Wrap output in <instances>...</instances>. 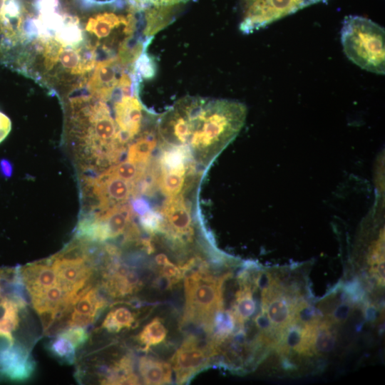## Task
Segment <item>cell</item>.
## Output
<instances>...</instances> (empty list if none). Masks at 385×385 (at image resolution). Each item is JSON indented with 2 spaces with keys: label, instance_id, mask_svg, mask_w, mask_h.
<instances>
[{
  "label": "cell",
  "instance_id": "7402d4cb",
  "mask_svg": "<svg viewBox=\"0 0 385 385\" xmlns=\"http://www.w3.org/2000/svg\"><path fill=\"white\" fill-rule=\"evenodd\" d=\"M48 349L55 356L68 364H73L76 359L75 346L70 341L59 335L51 342Z\"/></svg>",
  "mask_w": 385,
  "mask_h": 385
},
{
  "label": "cell",
  "instance_id": "f546056e",
  "mask_svg": "<svg viewBox=\"0 0 385 385\" xmlns=\"http://www.w3.org/2000/svg\"><path fill=\"white\" fill-rule=\"evenodd\" d=\"M14 345V339L11 332L0 331V353L5 351Z\"/></svg>",
  "mask_w": 385,
  "mask_h": 385
},
{
  "label": "cell",
  "instance_id": "6da1fadb",
  "mask_svg": "<svg viewBox=\"0 0 385 385\" xmlns=\"http://www.w3.org/2000/svg\"><path fill=\"white\" fill-rule=\"evenodd\" d=\"M246 115L245 105L237 101L186 96L160 117L157 130L165 145L185 147L207 163L235 138Z\"/></svg>",
  "mask_w": 385,
  "mask_h": 385
},
{
  "label": "cell",
  "instance_id": "7a4b0ae2",
  "mask_svg": "<svg viewBox=\"0 0 385 385\" xmlns=\"http://www.w3.org/2000/svg\"><path fill=\"white\" fill-rule=\"evenodd\" d=\"M180 269L186 298L183 321L201 323L210 332L215 314L222 309V287L228 275L215 277L197 257L189 260Z\"/></svg>",
  "mask_w": 385,
  "mask_h": 385
},
{
  "label": "cell",
  "instance_id": "52a82bcc",
  "mask_svg": "<svg viewBox=\"0 0 385 385\" xmlns=\"http://www.w3.org/2000/svg\"><path fill=\"white\" fill-rule=\"evenodd\" d=\"M163 232L179 243L190 241L193 235L190 210L182 195L169 197L160 210Z\"/></svg>",
  "mask_w": 385,
  "mask_h": 385
},
{
  "label": "cell",
  "instance_id": "5b68a950",
  "mask_svg": "<svg viewBox=\"0 0 385 385\" xmlns=\"http://www.w3.org/2000/svg\"><path fill=\"white\" fill-rule=\"evenodd\" d=\"M90 257H66L55 255L50 262L56 272L58 284L67 294L71 304L79 293L88 286L93 274Z\"/></svg>",
  "mask_w": 385,
  "mask_h": 385
},
{
  "label": "cell",
  "instance_id": "d4e9b609",
  "mask_svg": "<svg viewBox=\"0 0 385 385\" xmlns=\"http://www.w3.org/2000/svg\"><path fill=\"white\" fill-rule=\"evenodd\" d=\"M58 335L70 341L76 349L83 345L88 339V333L85 327H68L58 333Z\"/></svg>",
  "mask_w": 385,
  "mask_h": 385
},
{
  "label": "cell",
  "instance_id": "2e32d148",
  "mask_svg": "<svg viewBox=\"0 0 385 385\" xmlns=\"http://www.w3.org/2000/svg\"><path fill=\"white\" fill-rule=\"evenodd\" d=\"M278 295L279 292L265 304V309L272 324L282 330L291 324L297 305L291 304L285 297Z\"/></svg>",
  "mask_w": 385,
  "mask_h": 385
},
{
  "label": "cell",
  "instance_id": "4dcf8cb0",
  "mask_svg": "<svg viewBox=\"0 0 385 385\" xmlns=\"http://www.w3.org/2000/svg\"><path fill=\"white\" fill-rule=\"evenodd\" d=\"M13 173V166L9 160L6 159L0 160V173L6 178L11 176Z\"/></svg>",
  "mask_w": 385,
  "mask_h": 385
},
{
  "label": "cell",
  "instance_id": "277c9868",
  "mask_svg": "<svg viewBox=\"0 0 385 385\" xmlns=\"http://www.w3.org/2000/svg\"><path fill=\"white\" fill-rule=\"evenodd\" d=\"M322 0H240V30L245 34Z\"/></svg>",
  "mask_w": 385,
  "mask_h": 385
},
{
  "label": "cell",
  "instance_id": "ac0fdd59",
  "mask_svg": "<svg viewBox=\"0 0 385 385\" xmlns=\"http://www.w3.org/2000/svg\"><path fill=\"white\" fill-rule=\"evenodd\" d=\"M156 142L153 133L145 132L129 146L127 160L145 167L155 148Z\"/></svg>",
  "mask_w": 385,
  "mask_h": 385
},
{
  "label": "cell",
  "instance_id": "9a60e30c",
  "mask_svg": "<svg viewBox=\"0 0 385 385\" xmlns=\"http://www.w3.org/2000/svg\"><path fill=\"white\" fill-rule=\"evenodd\" d=\"M138 368L145 384L160 385L171 382L170 365L162 360L143 356L139 359Z\"/></svg>",
  "mask_w": 385,
  "mask_h": 385
},
{
  "label": "cell",
  "instance_id": "83f0119b",
  "mask_svg": "<svg viewBox=\"0 0 385 385\" xmlns=\"http://www.w3.org/2000/svg\"><path fill=\"white\" fill-rule=\"evenodd\" d=\"M351 312V306L348 303L339 304L332 313V319L334 322H342L347 319Z\"/></svg>",
  "mask_w": 385,
  "mask_h": 385
},
{
  "label": "cell",
  "instance_id": "f1b7e54d",
  "mask_svg": "<svg viewBox=\"0 0 385 385\" xmlns=\"http://www.w3.org/2000/svg\"><path fill=\"white\" fill-rule=\"evenodd\" d=\"M11 128V122L9 117L0 111V143L9 135Z\"/></svg>",
  "mask_w": 385,
  "mask_h": 385
},
{
  "label": "cell",
  "instance_id": "4316f807",
  "mask_svg": "<svg viewBox=\"0 0 385 385\" xmlns=\"http://www.w3.org/2000/svg\"><path fill=\"white\" fill-rule=\"evenodd\" d=\"M130 4L138 8L176 6L181 4L197 0H125Z\"/></svg>",
  "mask_w": 385,
  "mask_h": 385
},
{
  "label": "cell",
  "instance_id": "ba28073f",
  "mask_svg": "<svg viewBox=\"0 0 385 385\" xmlns=\"http://www.w3.org/2000/svg\"><path fill=\"white\" fill-rule=\"evenodd\" d=\"M188 158L180 150H163L159 160L160 173L158 185L163 192L168 196L180 193L187 175Z\"/></svg>",
  "mask_w": 385,
  "mask_h": 385
},
{
  "label": "cell",
  "instance_id": "8fae6325",
  "mask_svg": "<svg viewBox=\"0 0 385 385\" xmlns=\"http://www.w3.org/2000/svg\"><path fill=\"white\" fill-rule=\"evenodd\" d=\"M19 276L31 297L41 294L58 283L50 260L30 263L21 267Z\"/></svg>",
  "mask_w": 385,
  "mask_h": 385
},
{
  "label": "cell",
  "instance_id": "9c48e42d",
  "mask_svg": "<svg viewBox=\"0 0 385 385\" xmlns=\"http://www.w3.org/2000/svg\"><path fill=\"white\" fill-rule=\"evenodd\" d=\"M138 94L120 93L113 99L115 121L128 142L139 134L145 113Z\"/></svg>",
  "mask_w": 385,
  "mask_h": 385
},
{
  "label": "cell",
  "instance_id": "484cf974",
  "mask_svg": "<svg viewBox=\"0 0 385 385\" xmlns=\"http://www.w3.org/2000/svg\"><path fill=\"white\" fill-rule=\"evenodd\" d=\"M160 274L166 281L167 287L175 285L183 278L182 271L180 267H178L170 260L160 266Z\"/></svg>",
  "mask_w": 385,
  "mask_h": 385
},
{
  "label": "cell",
  "instance_id": "d6986e66",
  "mask_svg": "<svg viewBox=\"0 0 385 385\" xmlns=\"http://www.w3.org/2000/svg\"><path fill=\"white\" fill-rule=\"evenodd\" d=\"M135 322V314L125 307L112 309L106 316L102 328L109 332H119L130 329Z\"/></svg>",
  "mask_w": 385,
  "mask_h": 385
},
{
  "label": "cell",
  "instance_id": "7c38bea8",
  "mask_svg": "<svg viewBox=\"0 0 385 385\" xmlns=\"http://www.w3.org/2000/svg\"><path fill=\"white\" fill-rule=\"evenodd\" d=\"M141 284L135 272L117 265L108 268L103 275L104 288L113 298L132 295L140 289Z\"/></svg>",
  "mask_w": 385,
  "mask_h": 385
},
{
  "label": "cell",
  "instance_id": "44dd1931",
  "mask_svg": "<svg viewBox=\"0 0 385 385\" xmlns=\"http://www.w3.org/2000/svg\"><path fill=\"white\" fill-rule=\"evenodd\" d=\"M106 171L134 185L139 182L145 173V167L128 160L111 166Z\"/></svg>",
  "mask_w": 385,
  "mask_h": 385
},
{
  "label": "cell",
  "instance_id": "1f68e13d",
  "mask_svg": "<svg viewBox=\"0 0 385 385\" xmlns=\"http://www.w3.org/2000/svg\"><path fill=\"white\" fill-rule=\"evenodd\" d=\"M169 261L168 257L164 254H159L155 257V262L159 266H163Z\"/></svg>",
  "mask_w": 385,
  "mask_h": 385
},
{
  "label": "cell",
  "instance_id": "30bf717a",
  "mask_svg": "<svg viewBox=\"0 0 385 385\" xmlns=\"http://www.w3.org/2000/svg\"><path fill=\"white\" fill-rule=\"evenodd\" d=\"M106 304L98 288L88 285L79 293L72 304L66 326L86 327L93 324Z\"/></svg>",
  "mask_w": 385,
  "mask_h": 385
},
{
  "label": "cell",
  "instance_id": "3957f363",
  "mask_svg": "<svg viewBox=\"0 0 385 385\" xmlns=\"http://www.w3.org/2000/svg\"><path fill=\"white\" fill-rule=\"evenodd\" d=\"M341 40L344 52L350 61L367 71L384 74L383 27L366 18L349 16L344 21Z\"/></svg>",
  "mask_w": 385,
  "mask_h": 385
},
{
  "label": "cell",
  "instance_id": "cb8c5ba5",
  "mask_svg": "<svg viewBox=\"0 0 385 385\" xmlns=\"http://www.w3.org/2000/svg\"><path fill=\"white\" fill-rule=\"evenodd\" d=\"M143 228L150 234L163 232V220L161 215L153 211L146 210L140 218Z\"/></svg>",
  "mask_w": 385,
  "mask_h": 385
},
{
  "label": "cell",
  "instance_id": "e0dca14e",
  "mask_svg": "<svg viewBox=\"0 0 385 385\" xmlns=\"http://www.w3.org/2000/svg\"><path fill=\"white\" fill-rule=\"evenodd\" d=\"M103 384H138L140 380L133 372V361L128 355L115 361L100 380Z\"/></svg>",
  "mask_w": 385,
  "mask_h": 385
},
{
  "label": "cell",
  "instance_id": "603a6c76",
  "mask_svg": "<svg viewBox=\"0 0 385 385\" xmlns=\"http://www.w3.org/2000/svg\"><path fill=\"white\" fill-rule=\"evenodd\" d=\"M335 344L334 334L329 329L326 323L317 327L314 342V349L321 354L328 353L332 350Z\"/></svg>",
  "mask_w": 385,
  "mask_h": 385
},
{
  "label": "cell",
  "instance_id": "ffe728a7",
  "mask_svg": "<svg viewBox=\"0 0 385 385\" xmlns=\"http://www.w3.org/2000/svg\"><path fill=\"white\" fill-rule=\"evenodd\" d=\"M167 336V329L159 318H155L147 324L138 334L137 340L143 350L148 351L151 346L163 342Z\"/></svg>",
  "mask_w": 385,
  "mask_h": 385
},
{
  "label": "cell",
  "instance_id": "8992f818",
  "mask_svg": "<svg viewBox=\"0 0 385 385\" xmlns=\"http://www.w3.org/2000/svg\"><path fill=\"white\" fill-rule=\"evenodd\" d=\"M213 354L210 344L204 346L195 337H188L171 359L177 383L181 384L189 381L209 364Z\"/></svg>",
  "mask_w": 385,
  "mask_h": 385
},
{
  "label": "cell",
  "instance_id": "5bb4252c",
  "mask_svg": "<svg viewBox=\"0 0 385 385\" xmlns=\"http://www.w3.org/2000/svg\"><path fill=\"white\" fill-rule=\"evenodd\" d=\"M133 210L130 205L120 204L104 211L93 213V217L101 220L106 225L110 239L125 234L133 217Z\"/></svg>",
  "mask_w": 385,
  "mask_h": 385
},
{
  "label": "cell",
  "instance_id": "4fadbf2b",
  "mask_svg": "<svg viewBox=\"0 0 385 385\" xmlns=\"http://www.w3.org/2000/svg\"><path fill=\"white\" fill-rule=\"evenodd\" d=\"M29 353L20 346H13L0 353V372L13 381L28 379L34 370Z\"/></svg>",
  "mask_w": 385,
  "mask_h": 385
}]
</instances>
